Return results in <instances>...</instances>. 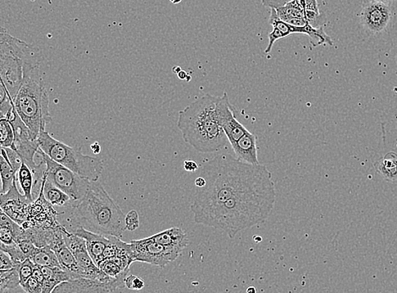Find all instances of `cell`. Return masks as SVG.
<instances>
[{
    "instance_id": "obj_1",
    "label": "cell",
    "mask_w": 397,
    "mask_h": 293,
    "mask_svg": "<svg viewBox=\"0 0 397 293\" xmlns=\"http://www.w3.org/2000/svg\"><path fill=\"white\" fill-rule=\"evenodd\" d=\"M277 191L272 179L238 192L231 199L193 214L194 222L224 232L230 238L263 223L272 215Z\"/></svg>"
},
{
    "instance_id": "obj_2",
    "label": "cell",
    "mask_w": 397,
    "mask_h": 293,
    "mask_svg": "<svg viewBox=\"0 0 397 293\" xmlns=\"http://www.w3.org/2000/svg\"><path fill=\"white\" fill-rule=\"evenodd\" d=\"M205 187L197 188L191 211L193 214L231 199L243 189L272 179L267 166L250 164L229 154L215 156L202 170Z\"/></svg>"
},
{
    "instance_id": "obj_3",
    "label": "cell",
    "mask_w": 397,
    "mask_h": 293,
    "mask_svg": "<svg viewBox=\"0 0 397 293\" xmlns=\"http://www.w3.org/2000/svg\"><path fill=\"white\" fill-rule=\"evenodd\" d=\"M219 99L206 94L179 112L177 126L184 142L198 152L219 151L229 142L216 117Z\"/></svg>"
},
{
    "instance_id": "obj_4",
    "label": "cell",
    "mask_w": 397,
    "mask_h": 293,
    "mask_svg": "<svg viewBox=\"0 0 397 293\" xmlns=\"http://www.w3.org/2000/svg\"><path fill=\"white\" fill-rule=\"evenodd\" d=\"M41 60L42 53L37 48L25 61L24 80L13 101L17 114L37 139L52 121L48 93L40 70Z\"/></svg>"
},
{
    "instance_id": "obj_5",
    "label": "cell",
    "mask_w": 397,
    "mask_h": 293,
    "mask_svg": "<svg viewBox=\"0 0 397 293\" xmlns=\"http://www.w3.org/2000/svg\"><path fill=\"white\" fill-rule=\"evenodd\" d=\"M72 220L105 236L121 238L126 230L125 215L98 181L90 182L85 196L71 203Z\"/></svg>"
},
{
    "instance_id": "obj_6",
    "label": "cell",
    "mask_w": 397,
    "mask_h": 293,
    "mask_svg": "<svg viewBox=\"0 0 397 293\" xmlns=\"http://www.w3.org/2000/svg\"><path fill=\"white\" fill-rule=\"evenodd\" d=\"M36 48L33 44L12 37L3 27L0 31V78L13 101L24 80L25 61Z\"/></svg>"
},
{
    "instance_id": "obj_7",
    "label": "cell",
    "mask_w": 397,
    "mask_h": 293,
    "mask_svg": "<svg viewBox=\"0 0 397 293\" xmlns=\"http://www.w3.org/2000/svg\"><path fill=\"white\" fill-rule=\"evenodd\" d=\"M39 147L45 154L66 168L88 179L90 181H98L103 170V161L82 152V147H71L53 138L46 132L38 137Z\"/></svg>"
},
{
    "instance_id": "obj_8",
    "label": "cell",
    "mask_w": 397,
    "mask_h": 293,
    "mask_svg": "<svg viewBox=\"0 0 397 293\" xmlns=\"http://www.w3.org/2000/svg\"><path fill=\"white\" fill-rule=\"evenodd\" d=\"M38 153L46 164L44 175L47 179L66 193L71 198L72 202L82 199L91 181L52 160L40 147Z\"/></svg>"
},
{
    "instance_id": "obj_9",
    "label": "cell",
    "mask_w": 397,
    "mask_h": 293,
    "mask_svg": "<svg viewBox=\"0 0 397 293\" xmlns=\"http://www.w3.org/2000/svg\"><path fill=\"white\" fill-rule=\"evenodd\" d=\"M136 258V262L147 263L155 267H165L182 253V250L165 247L153 240L150 237L130 242Z\"/></svg>"
},
{
    "instance_id": "obj_10",
    "label": "cell",
    "mask_w": 397,
    "mask_h": 293,
    "mask_svg": "<svg viewBox=\"0 0 397 293\" xmlns=\"http://www.w3.org/2000/svg\"><path fill=\"white\" fill-rule=\"evenodd\" d=\"M63 234H64L66 245L68 246L72 253L75 255L81 267L84 270L85 277L98 279V280L103 282H110L115 279L107 276L94 263L91 255L88 253L87 243H86L84 238L69 231L65 226L63 228Z\"/></svg>"
},
{
    "instance_id": "obj_11",
    "label": "cell",
    "mask_w": 397,
    "mask_h": 293,
    "mask_svg": "<svg viewBox=\"0 0 397 293\" xmlns=\"http://www.w3.org/2000/svg\"><path fill=\"white\" fill-rule=\"evenodd\" d=\"M126 278V277H125ZM125 278H116L110 282L80 277L58 285L53 292H113L123 290Z\"/></svg>"
},
{
    "instance_id": "obj_12",
    "label": "cell",
    "mask_w": 397,
    "mask_h": 293,
    "mask_svg": "<svg viewBox=\"0 0 397 293\" xmlns=\"http://www.w3.org/2000/svg\"><path fill=\"white\" fill-rule=\"evenodd\" d=\"M233 110L227 93L224 92L223 96L220 97L217 107H216V117H217L218 123L224 129L231 145L248 132L246 127L237 119Z\"/></svg>"
},
{
    "instance_id": "obj_13",
    "label": "cell",
    "mask_w": 397,
    "mask_h": 293,
    "mask_svg": "<svg viewBox=\"0 0 397 293\" xmlns=\"http://www.w3.org/2000/svg\"><path fill=\"white\" fill-rule=\"evenodd\" d=\"M392 13L389 4L369 1L361 11V23L372 33H380L389 25Z\"/></svg>"
},
{
    "instance_id": "obj_14",
    "label": "cell",
    "mask_w": 397,
    "mask_h": 293,
    "mask_svg": "<svg viewBox=\"0 0 397 293\" xmlns=\"http://www.w3.org/2000/svg\"><path fill=\"white\" fill-rule=\"evenodd\" d=\"M18 186H19L16 179L10 191L6 193H1L0 207L4 213L21 226L28 220L31 202L26 199Z\"/></svg>"
},
{
    "instance_id": "obj_15",
    "label": "cell",
    "mask_w": 397,
    "mask_h": 293,
    "mask_svg": "<svg viewBox=\"0 0 397 293\" xmlns=\"http://www.w3.org/2000/svg\"><path fill=\"white\" fill-rule=\"evenodd\" d=\"M66 228L76 235L84 238L86 243H87L89 255H91L94 263L98 265L103 260V250H105L107 243L110 241V237L89 231V230L78 224H71V226Z\"/></svg>"
},
{
    "instance_id": "obj_16",
    "label": "cell",
    "mask_w": 397,
    "mask_h": 293,
    "mask_svg": "<svg viewBox=\"0 0 397 293\" xmlns=\"http://www.w3.org/2000/svg\"><path fill=\"white\" fill-rule=\"evenodd\" d=\"M51 249L56 252L58 262H60L62 269L75 275L85 277L84 270L76 260L75 255L72 253L68 246L66 245L64 234L53 243L51 246Z\"/></svg>"
},
{
    "instance_id": "obj_17",
    "label": "cell",
    "mask_w": 397,
    "mask_h": 293,
    "mask_svg": "<svg viewBox=\"0 0 397 293\" xmlns=\"http://www.w3.org/2000/svg\"><path fill=\"white\" fill-rule=\"evenodd\" d=\"M237 159L250 164H259L257 137L249 132L232 145Z\"/></svg>"
},
{
    "instance_id": "obj_18",
    "label": "cell",
    "mask_w": 397,
    "mask_h": 293,
    "mask_svg": "<svg viewBox=\"0 0 397 293\" xmlns=\"http://www.w3.org/2000/svg\"><path fill=\"white\" fill-rule=\"evenodd\" d=\"M150 238L165 247H175L182 251L186 249L189 243L187 233L182 228L175 227L153 234Z\"/></svg>"
},
{
    "instance_id": "obj_19",
    "label": "cell",
    "mask_w": 397,
    "mask_h": 293,
    "mask_svg": "<svg viewBox=\"0 0 397 293\" xmlns=\"http://www.w3.org/2000/svg\"><path fill=\"white\" fill-rule=\"evenodd\" d=\"M277 15L279 19L287 23L304 26L309 24L306 19L305 10L299 2V0H292L282 7L277 8Z\"/></svg>"
},
{
    "instance_id": "obj_20",
    "label": "cell",
    "mask_w": 397,
    "mask_h": 293,
    "mask_svg": "<svg viewBox=\"0 0 397 293\" xmlns=\"http://www.w3.org/2000/svg\"><path fill=\"white\" fill-rule=\"evenodd\" d=\"M44 276L43 282V293L53 292V289L61 283L70 281L71 279L80 277L66 272L64 269L58 267H41Z\"/></svg>"
},
{
    "instance_id": "obj_21",
    "label": "cell",
    "mask_w": 397,
    "mask_h": 293,
    "mask_svg": "<svg viewBox=\"0 0 397 293\" xmlns=\"http://www.w3.org/2000/svg\"><path fill=\"white\" fill-rule=\"evenodd\" d=\"M374 169L378 174L388 182H394L397 180V154L391 151L385 157L374 162Z\"/></svg>"
},
{
    "instance_id": "obj_22",
    "label": "cell",
    "mask_w": 397,
    "mask_h": 293,
    "mask_svg": "<svg viewBox=\"0 0 397 293\" xmlns=\"http://www.w3.org/2000/svg\"><path fill=\"white\" fill-rule=\"evenodd\" d=\"M43 192L45 197L51 204L57 206H71L72 200L66 193L61 191L43 176Z\"/></svg>"
},
{
    "instance_id": "obj_23",
    "label": "cell",
    "mask_w": 397,
    "mask_h": 293,
    "mask_svg": "<svg viewBox=\"0 0 397 293\" xmlns=\"http://www.w3.org/2000/svg\"><path fill=\"white\" fill-rule=\"evenodd\" d=\"M29 259L33 260V262L39 267H61L56 252L49 246L36 247Z\"/></svg>"
},
{
    "instance_id": "obj_24",
    "label": "cell",
    "mask_w": 397,
    "mask_h": 293,
    "mask_svg": "<svg viewBox=\"0 0 397 293\" xmlns=\"http://www.w3.org/2000/svg\"><path fill=\"white\" fill-rule=\"evenodd\" d=\"M17 183L20 187V191L24 193L26 199L31 203L34 202V174L25 162L21 166L20 170L18 171Z\"/></svg>"
},
{
    "instance_id": "obj_25",
    "label": "cell",
    "mask_w": 397,
    "mask_h": 293,
    "mask_svg": "<svg viewBox=\"0 0 397 293\" xmlns=\"http://www.w3.org/2000/svg\"><path fill=\"white\" fill-rule=\"evenodd\" d=\"M0 173H1L2 180L1 193H6L14 183L16 172L9 161L6 151L4 147L1 148V157H0Z\"/></svg>"
},
{
    "instance_id": "obj_26",
    "label": "cell",
    "mask_w": 397,
    "mask_h": 293,
    "mask_svg": "<svg viewBox=\"0 0 397 293\" xmlns=\"http://www.w3.org/2000/svg\"><path fill=\"white\" fill-rule=\"evenodd\" d=\"M18 265L15 268L11 270H0V292L14 290L21 287Z\"/></svg>"
},
{
    "instance_id": "obj_27",
    "label": "cell",
    "mask_w": 397,
    "mask_h": 293,
    "mask_svg": "<svg viewBox=\"0 0 397 293\" xmlns=\"http://www.w3.org/2000/svg\"><path fill=\"white\" fill-rule=\"evenodd\" d=\"M103 273L112 278H125L128 276L129 270H123L120 265H117L112 259L103 260L98 264Z\"/></svg>"
},
{
    "instance_id": "obj_28",
    "label": "cell",
    "mask_w": 397,
    "mask_h": 293,
    "mask_svg": "<svg viewBox=\"0 0 397 293\" xmlns=\"http://www.w3.org/2000/svg\"><path fill=\"white\" fill-rule=\"evenodd\" d=\"M15 142V132L12 125L6 118L0 120V144L1 147H11Z\"/></svg>"
},
{
    "instance_id": "obj_29",
    "label": "cell",
    "mask_w": 397,
    "mask_h": 293,
    "mask_svg": "<svg viewBox=\"0 0 397 293\" xmlns=\"http://www.w3.org/2000/svg\"><path fill=\"white\" fill-rule=\"evenodd\" d=\"M0 250L6 252V254L10 255L16 265L21 264L28 259V257L22 252L20 246L18 245L16 243H12V245H4V243H0Z\"/></svg>"
},
{
    "instance_id": "obj_30",
    "label": "cell",
    "mask_w": 397,
    "mask_h": 293,
    "mask_svg": "<svg viewBox=\"0 0 397 293\" xmlns=\"http://www.w3.org/2000/svg\"><path fill=\"white\" fill-rule=\"evenodd\" d=\"M35 264L33 260L28 258L18 265V272L20 275V283L21 286L29 280L31 277H33V270L35 268Z\"/></svg>"
},
{
    "instance_id": "obj_31",
    "label": "cell",
    "mask_w": 397,
    "mask_h": 293,
    "mask_svg": "<svg viewBox=\"0 0 397 293\" xmlns=\"http://www.w3.org/2000/svg\"><path fill=\"white\" fill-rule=\"evenodd\" d=\"M4 150L6 151L7 157L9 161L11 162L13 169L18 173V171L20 170L21 166L22 164H24V160H22L21 156L18 154V152L15 150H13L11 147H4Z\"/></svg>"
},
{
    "instance_id": "obj_32",
    "label": "cell",
    "mask_w": 397,
    "mask_h": 293,
    "mask_svg": "<svg viewBox=\"0 0 397 293\" xmlns=\"http://www.w3.org/2000/svg\"><path fill=\"white\" fill-rule=\"evenodd\" d=\"M21 287L28 293H43V283L37 280L34 277H31Z\"/></svg>"
},
{
    "instance_id": "obj_33",
    "label": "cell",
    "mask_w": 397,
    "mask_h": 293,
    "mask_svg": "<svg viewBox=\"0 0 397 293\" xmlns=\"http://www.w3.org/2000/svg\"><path fill=\"white\" fill-rule=\"evenodd\" d=\"M140 226L139 215L137 211H130L128 215H125V227L126 230L130 232L136 231Z\"/></svg>"
},
{
    "instance_id": "obj_34",
    "label": "cell",
    "mask_w": 397,
    "mask_h": 293,
    "mask_svg": "<svg viewBox=\"0 0 397 293\" xmlns=\"http://www.w3.org/2000/svg\"><path fill=\"white\" fill-rule=\"evenodd\" d=\"M125 287H128V289L133 291L142 290L143 288L145 287V282H144L143 279L134 276V275H128L125 278Z\"/></svg>"
},
{
    "instance_id": "obj_35",
    "label": "cell",
    "mask_w": 397,
    "mask_h": 293,
    "mask_svg": "<svg viewBox=\"0 0 397 293\" xmlns=\"http://www.w3.org/2000/svg\"><path fill=\"white\" fill-rule=\"evenodd\" d=\"M16 265L10 255L6 252L0 251V270H11L15 268Z\"/></svg>"
},
{
    "instance_id": "obj_36",
    "label": "cell",
    "mask_w": 397,
    "mask_h": 293,
    "mask_svg": "<svg viewBox=\"0 0 397 293\" xmlns=\"http://www.w3.org/2000/svg\"><path fill=\"white\" fill-rule=\"evenodd\" d=\"M299 2L305 11L320 13L317 0H299Z\"/></svg>"
},
{
    "instance_id": "obj_37",
    "label": "cell",
    "mask_w": 397,
    "mask_h": 293,
    "mask_svg": "<svg viewBox=\"0 0 397 293\" xmlns=\"http://www.w3.org/2000/svg\"><path fill=\"white\" fill-rule=\"evenodd\" d=\"M290 1H292V0H262L264 6L270 9L282 7Z\"/></svg>"
},
{
    "instance_id": "obj_38",
    "label": "cell",
    "mask_w": 397,
    "mask_h": 293,
    "mask_svg": "<svg viewBox=\"0 0 397 293\" xmlns=\"http://www.w3.org/2000/svg\"><path fill=\"white\" fill-rule=\"evenodd\" d=\"M183 169L186 172L194 173L198 170V164L196 161L192 160L185 161L183 162Z\"/></svg>"
},
{
    "instance_id": "obj_39",
    "label": "cell",
    "mask_w": 397,
    "mask_h": 293,
    "mask_svg": "<svg viewBox=\"0 0 397 293\" xmlns=\"http://www.w3.org/2000/svg\"><path fill=\"white\" fill-rule=\"evenodd\" d=\"M33 277H34L36 279H37V280L39 281L40 282H41V283L43 282L44 276H43V270H42L41 267H37V265H35Z\"/></svg>"
},
{
    "instance_id": "obj_40",
    "label": "cell",
    "mask_w": 397,
    "mask_h": 293,
    "mask_svg": "<svg viewBox=\"0 0 397 293\" xmlns=\"http://www.w3.org/2000/svg\"><path fill=\"white\" fill-rule=\"evenodd\" d=\"M206 184V179L204 177H197L195 180V186L196 188H202L205 187Z\"/></svg>"
},
{
    "instance_id": "obj_41",
    "label": "cell",
    "mask_w": 397,
    "mask_h": 293,
    "mask_svg": "<svg viewBox=\"0 0 397 293\" xmlns=\"http://www.w3.org/2000/svg\"><path fill=\"white\" fill-rule=\"evenodd\" d=\"M92 151H93L94 154L98 155L101 151V146L99 145L98 142L93 143L91 145Z\"/></svg>"
},
{
    "instance_id": "obj_42",
    "label": "cell",
    "mask_w": 397,
    "mask_h": 293,
    "mask_svg": "<svg viewBox=\"0 0 397 293\" xmlns=\"http://www.w3.org/2000/svg\"><path fill=\"white\" fill-rule=\"evenodd\" d=\"M179 79L180 80H187V78H189V75H187L186 71L184 70H180L179 72V73L177 74Z\"/></svg>"
},
{
    "instance_id": "obj_43",
    "label": "cell",
    "mask_w": 397,
    "mask_h": 293,
    "mask_svg": "<svg viewBox=\"0 0 397 293\" xmlns=\"http://www.w3.org/2000/svg\"><path fill=\"white\" fill-rule=\"evenodd\" d=\"M373 1H376V2H380V3L388 4L391 2L395 1V0H373Z\"/></svg>"
},
{
    "instance_id": "obj_44",
    "label": "cell",
    "mask_w": 397,
    "mask_h": 293,
    "mask_svg": "<svg viewBox=\"0 0 397 293\" xmlns=\"http://www.w3.org/2000/svg\"><path fill=\"white\" fill-rule=\"evenodd\" d=\"M247 292H256L255 287H250L249 288H248Z\"/></svg>"
},
{
    "instance_id": "obj_45",
    "label": "cell",
    "mask_w": 397,
    "mask_h": 293,
    "mask_svg": "<svg viewBox=\"0 0 397 293\" xmlns=\"http://www.w3.org/2000/svg\"><path fill=\"white\" fill-rule=\"evenodd\" d=\"M170 1L174 4H180L182 0H170Z\"/></svg>"
},
{
    "instance_id": "obj_46",
    "label": "cell",
    "mask_w": 397,
    "mask_h": 293,
    "mask_svg": "<svg viewBox=\"0 0 397 293\" xmlns=\"http://www.w3.org/2000/svg\"><path fill=\"white\" fill-rule=\"evenodd\" d=\"M396 64H397V54H396Z\"/></svg>"
},
{
    "instance_id": "obj_47",
    "label": "cell",
    "mask_w": 397,
    "mask_h": 293,
    "mask_svg": "<svg viewBox=\"0 0 397 293\" xmlns=\"http://www.w3.org/2000/svg\"><path fill=\"white\" fill-rule=\"evenodd\" d=\"M396 75H397V71H396Z\"/></svg>"
}]
</instances>
